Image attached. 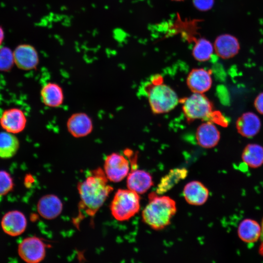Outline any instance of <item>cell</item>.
I'll use <instances>...</instances> for the list:
<instances>
[{"instance_id":"6da1fadb","label":"cell","mask_w":263,"mask_h":263,"mask_svg":"<svg viewBox=\"0 0 263 263\" xmlns=\"http://www.w3.org/2000/svg\"><path fill=\"white\" fill-rule=\"evenodd\" d=\"M100 168L92 171L89 175L77 185L79 195V214L93 217L102 206L113 188Z\"/></svg>"},{"instance_id":"7a4b0ae2","label":"cell","mask_w":263,"mask_h":263,"mask_svg":"<svg viewBox=\"0 0 263 263\" xmlns=\"http://www.w3.org/2000/svg\"><path fill=\"white\" fill-rule=\"evenodd\" d=\"M142 212L143 221L151 228L160 230L168 226L176 212L175 202L168 196L152 192Z\"/></svg>"},{"instance_id":"3957f363","label":"cell","mask_w":263,"mask_h":263,"mask_svg":"<svg viewBox=\"0 0 263 263\" xmlns=\"http://www.w3.org/2000/svg\"><path fill=\"white\" fill-rule=\"evenodd\" d=\"M146 88L150 107L154 114L168 113L179 103L175 92L163 83L161 76H155Z\"/></svg>"},{"instance_id":"277c9868","label":"cell","mask_w":263,"mask_h":263,"mask_svg":"<svg viewBox=\"0 0 263 263\" xmlns=\"http://www.w3.org/2000/svg\"><path fill=\"white\" fill-rule=\"evenodd\" d=\"M140 197L135 192L128 189H118L110 206L113 216L117 221L129 220L140 209Z\"/></svg>"},{"instance_id":"5b68a950","label":"cell","mask_w":263,"mask_h":263,"mask_svg":"<svg viewBox=\"0 0 263 263\" xmlns=\"http://www.w3.org/2000/svg\"><path fill=\"white\" fill-rule=\"evenodd\" d=\"M182 104V110L188 122L196 119H207L212 117L213 105L204 94L195 93L179 101Z\"/></svg>"},{"instance_id":"8992f818","label":"cell","mask_w":263,"mask_h":263,"mask_svg":"<svg viewBox=\"0 0 263 263\" xmlns=\"http://www.w3.org/2000/svg\"><path fill=\"white\" fill-rule=\"evenodd\" d=\"M19 256L28 263H38L45 257L46 246L44 243L36 236L27 237L19 244Z\"/></svg>"},{"instance_id":"52a82bcc","label":"cell","mask_w":263,"mask_h":263,"mask_svg":"<svg viewBox=\"0 0 263 263\" xmlns=\"http://www.w3.org/2000/svg\"><path fill=\"white\" fill-rule=\"evenodd\" d=\"M129 163L123 155L113 152L107 156L104 163V171L109 181L119 182L128 176Z\"/></svg>"},{"instance_id":"ba28073f","label":"cell","mask_w":263,"mask_h":263,"mask_svg":"<svg viewBox=\"0 0 263 263\" xmlns=\"http://www.w3.org/2000/svg\"><path fill=\"white\" fill-rule=\"evenodd\" d=\"M27 118L20 109L13 108L3 112L0 117V125L5 131L16 134L22 132L25 128Z\"/></svg>"},{"instance_id":"9c48e42d","label":"cell","mask_w":263,"mask_h":263,"mask_svg":"<svg viewBox=\"0 0 263 263\" xmlns=\"http://www.w3.org/2000/svg\"><path fill=\"white\" fill-rule=\"evenodd\" d=\"M14 64L19 69L29 71L36 68L39 58L36 49L31 45L20 44L13 52Z\"/></svg>"},{"instance_id":"30bf717a","label":"cell","mask_w":263,"mask_h":263,"mask_svg":"<svg viewBox=\"0 0 263 263\" xmlns=\"http://www.w3.org/2000/svg\"><path fill=\"white\" fill-rule=\"evenodd\" d=\"M27 224V219L24 214L17 210L7 212L1 220V226L3 232L13 237L22 234L26 228Z\"/></svg>"},{"instance_id":"8fae6325","label":"cell","mask_w":263,"mask_h":263,"mask_svg":"<svg viewBox=\"0 0 263 263\" xmlns=\"http://www.w3.org/2000/svg\"><path fill=\"white\" fill-rule=\"evenodd\" d=\"M66 127L69 133L75 138H82L90 134L93 129L90 117L83 112L75 113L68 119Z\"/></svg>"},{"instance_id":"7c38bea8","label":"cell","mask_w":263,"mask_h":263,"mask_svg":"<svg viewBox=\"0 0 263 263\" xmlns=\"http://www.w3.org/2000/svg\"><path fill=\"white\" fill-rule=\"evenodd\" d=\"M211 74L210 70L202 68L192 69L187 78L188 88L195 93L204 94L208 91L212 84Z\"/></svg>"},{"instance_id":"4fadbf2b","label":"cell","mask_w":263,"mask_h":263,"mask_svg":"<svg viewBox=\"0 0 263 263\" xmlns=\"http://www.w3.org/2000/svg\"><path fill=\"white\" fill-rule=\"evenodd\" d=\"M213 47L217 55L223 59H229L234 57L240 49L238 39L229 34H223L218 36Z\"/></svg>"},{"instance_id":"5bb4252c","label":"cell","mask_w":263,"mask_h":263,"mask_svg":"<svg viewBox=\"0 0 263 263\" xmlns=\"http://www.w3.org/2000/svg\"><path fill=\"white\" fill-rule=\"evenodd\" d=\"M196 139L198 144L204 148L215 147L220 139V132L211 121L202 123L197 129Z\"/></svg>"},{"instance_id":"9a60e30c","label":"cell","mask_w":263,"mask_h":263,"mask_svg":"<svg viewBox=\"0 0 263 263\" xmlns=\"http://www.w3.org/2000/svg\"><path fill=\"white\" fill-rule=\"evenodd\" d=\"M238 132L242 136L251 138L257 135L261 128V121L255 113L248 112L243 113L236 122Z\"/></svg>"},{"instance_id":"2e32d148","label":"cell","mask_w":263,"mask_h":263,"mask_svg":"<svg viewBox=\"0 0 263 263\" xmlns=\"http://www.w3.org/2000/svg\"><path fill=\"white\" fill-rule=\"evenodd\" d=\"M63 205L60 199L53 194L42 197L37 204V210L43 218L52 220L59 216L62 212Z\"/></svg>"},{"instance_id":"e0dca14e","label":"cell","mask_w":263,"mask_h":263,"mask_svg":"<svg viewBox=\"0 0 263 263\" xmlns=\"http://www.w3.org/2000/svg\"><path fill=\"white\" fill-rule=\"evenodd\" d=\"M152 185V177L145 170L134 169L127 176L128 188L138 194L145 193Z\"/></svg>"},{"instance_id":"ac0fdd59","label":"cell","mask_w":263,"mask_h":263,"mask_svg":"<svg viewBox=\"0 0 263 263\" xmlns=\"http://www.w3.org/2000/svg\"><path fill=\"white\" fill-rule=\"evenodd\" d=\"M183 194L186 201L189 204L200 206L207 201L209 196V191L202 183L194 181L185 186Z\"/></svg>"},{"instance_id":"d6986e66","label":"cell","mask_w":263,"mask_h":263,"mask_svg":"<svg viewBox=\"0 0 263 263\" xmlns=\"http://www.w3.org/2000/svg\"><path fill=\"white\" fill-rule=\"evenodd\" d=\"M40 97L42 102L46 106L56 108L61 106L63 102V91L58 84L49 82L42 87Z\"/></svg>"},{"instance_id":"ffe728a7","label":"cell","mask_w":263,"mask_h":263,"mask_svg":"<svg viewBox=\"0 0 263 263\" xmlns=\"http://www.w3.org/2000/svg\"><path fill=\"white\" fill-rule=\"evenodd\" d=\"M237 234L240 239L245 243H255L260 239L261 225L252 219H244L239 224Z\"/></svg>"},{"instance_id":"44dd1931","label":"cell","mask_w":263,"mask_h":263,"mask_svg":"<svg viewBox=\"0 0 263 263\" xmlns=\"http://www.w3.org/2000/svg\"><path fill=\"white\" fill-rule=\"evenodd\" d=\"M241 158L250 168L260 167L263 165V147L255 143L247 144L242 151Z\"/></svg>"},{"instance_id":"7402d4cb","label":"cell","mask_w":263,"mask_h":263,"mask_svg":"<svg viewBox=\"0 0 263 263\" xmlns=\"http://www.w3.org/2000/svg\"><path fill=\"white\" fill-rule=\"evenodd\" d=\"M19 142L14 134L6 131L0 132V158L9 159L18 151Z\"/></svg>"},{"instance_id":"603a6c76","label":"cell","mask_w":263,"mask_h":263,"mask_svg":"<svg viewBox=\"0 0 263 263\" xmlns=\"http://www.w3.org/2000/svg\"><path fill=\"white\" fill-rule=\"evenodd\" d=\"M188 170L185 168L175 169L170 170L163 177L158 185L156 193L162 194L171 189L181 180L186 178Z\"/></svg>"},{"instance_id":"cb8c5ba5","label":"cell","mask_w":263,"mask_h":263,"mask_svg":"<svg viewBox=\"0 0 263 263\" xmlns=\"http://www.w3.org/2000/svg\"><path fill=\"white\" fill-rule=\"evenodd\" d=\"M214 51L213 45L207 39L202 38L196 40L192 53L196 60L204 62L211 58Z\"/></svg>"},{"instance_id":"d4e9b609","label":"cell","mask_w":263,"mask_h":263,"mask_svg":"<svg viewBox=\"0 0 263 263\" xmlns=\"http://www.w3.org/2000/svg\"><path fill=\"white\" fill-rule=\"evenodd\" d=\"M14 64L13 52L7 47L0 48V71L10 70Z\"/></svg>"},{"instance_id":"484cf974","label":"cell","mask_w":263,"mask_h":263,"mask_svg":"<svg viewBox=\"0 0 263 263\" xmlns=\"http://www.w3.org/2000/svg\"><path fill=\"white\" fill-rule=\"evenodd\" d=\"M13 179L9 172L0 170V196L9 193L14 187Z\"/></svg>"},{"instance_id":"4316f807","label":"cell","mask_w":263,"mask_h":263,"mask_svg":"<svg viewBox=\"0 0 263 263\" xmlns=\"http://www.w3.org/2000/svg\"><path fill=\"white\" fill-rule=\"evenodd\" d=\"M214 0H193V5L199 10H210L214 5Z\"/></svg>"},{"instance_id":"83f0119b","label":"cell","mask_w":263,"mask_h":263,"mask_svg":"<svg viewBox=\"0 0 263 263\" xmlns=\"http://www.w3.org/2000/svg\"><path fill=\"white\" fill-rule=\"evenodd\" d=\"M254 105L259 113L263 115V92L260 93L255 98Z\"/></svg>"},{"instance_id":"f1b7e54d","label":"cell","mask_w":263,"mask_h":263,"mask_svg":"<svg viewBox=\"0 0 263 263\" xmlns=\"http://www.w3.org/2000/svg\"><path fill=\"white\" fill-rule=\"evenodd\" d=\"M4 38V32L2 27L0 25V46L2 44Z\"/></svg>"},{"instance_id":"f546056e","label":"cell","mask_w":263,"mask_h":263,"mask_svg":"<svg viewBox=\"0 0 263 263\" xmlns=\"http://www.w3.org/2000/svg\"><path fill=\"white\" fill-rule=\"evenodd\" d=\"M261 234L260 239L261 240V243H263V218L261 222Z\"/></svg>"},{"instance_id":"4dcf8cb0","label":"cell","mask_w":263,"mask_h":263,"mask_svg":"<svg viewBox=\"0 0 263 263\" xmlns=\"http://www.w3.org/2000/svg\"><path fill=\"white\" fill-rule=\"evenodd\" d=\"M259 253L260 255L263 257V243H261L259 246Z\"/></svg>"},{"instance_id":"1f68e13d","label":"cell","mask_w":263,"mask_h":263,"mask_svg":"<svg viewBox=\"0 0 263 263\" xmlns=\"http://www.w3.org/2000/svg\"><path fill=\"white\" fill-rule=\"evenodd\" d=\"M174 0V1H182V0Z\"/></svg>"}]
</instances>
